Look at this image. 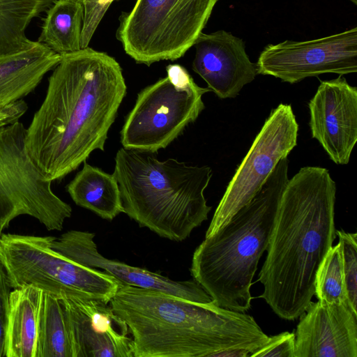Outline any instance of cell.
Segmentation results:
<instances>
[{
    "mask_svg": "<svg viewBox=\"0 0 357 357\" xmlns=\"http://www.w3.org/2000/svg\"><path fill=\"white\" fill-rule=\"evenodd\" d=\"M1 234H2V230L0 228V238H1Z\"/></svg>",
    "mask_w": 357,
    "mask_h": 357,
    "instance_id": "cell-30",
    "label": "cell"
},
{
    "mask_svg": "<svg viewBox=\"0 0 357 357\" xmlns=\"http://www.w3.org/2000/svg\"><path fill=\"white\" fill-rule=\"evenodd\" d=\"M55 0H0V56L24 50L33 40L26 36L31 21Z\"/></svg>",
    "mask_w": 357,
    "mask_h": 357,
    "instance_id": "cell-21",
    "label": "cell"
},
{
    "mask_svg": "<svg viewBox=\"0 0 357 357\" xmlns=\"http://www.w3.org/2000/svg\"><path fill=\"white\" fill-rule=\"evenodd\" d=\"M166 70V77L138 93L121 130L123 148L153 153L165 149L205 108L202 96L210 89L198 86L181 65Z\"/></svg>",
    "mask_w": 357,
    "mask_h": 357,
    "instance_id": "cell-8",
    "label": "cell"
},
{
    "mask_svg": "<svg viewBox=\"0 0 357 357\" xmlns=\"http://www.w3.org/2000/svg\"><path fill=\"white\" fill-rule=\"evenodd\" d=\"M335 195L321 167L301 168L283 190L258 280L259 297L282 319L298 318L314 296L317 271L336 236Z\"/></svg>",
    "mask_w": 357,
    "mask_h": 357,
    "instance_id": "cell-2",
    "label": "cell"
},
{
    "mask_svg": "<svg viewBox=\"0 0 357 357\" xmlns=\"http://www.w3.org/2000/svg\"><path fill=\"white\" fill-rule=\"evenodd\" d=\"M193 45L196 51L192 70L220 99L236 97L258 75L243 41L230 32H202Z\"/></svg>",
    "mask_w": 357,
    "mask_h": 357,
    "instance_id": "cell-16",
    "label": "cell"
},
{
    "mask_svg": "<svg viewBox=\"0 0 357 357\" xmlns=\"http://www.w3.org/2000/svg\"><path fill=\"white\" fill-rule=\"evenodd\" d=\"M312 138L337 165H347L357 142V88L345 78L321 82L308 103Z\"/></svg>",
    "mask_w": 357,
    "mask_h": 357,
    "instance_id": "cell-13",
    "label": "cell"
},
{
    "mask_svg": "<svg viewBox=\"0 0 357 357\" xmlns=\"http://www.w3.org/2000/svg\"><path fill=\"white\" fill-rule=\"evenodd\" d=\"M36 357H73L61 301L44 291L38 313Z\"/></svg>",
    "mask_w": 357,
    "mask_h": 357,
    "instance_id": "cell-22",
    "label": "cell"
},
{
    "mask_svg": "<svg viewBox=\"0 0 357 357\" xmlns=\"http://www.w3.org/2000/svg\"><path fill=\"white\" fill-rule=\"evenodd\" d=\"M11 288L0 262V357H6L8 298Z\"/></svg>",
    "mask_w": 357,
    "mask_h": 357,
    "instance_id": "cell-27",
    "label": "cell"
},
{
    "mask_svg": "<svg viewBox=\"0 0 357 357\" xmlns=\"http://www.w3.org/2000/svg\"><path fill=\"white\" fill-rule=\"evenodd\" d=\"M349 303L357 314V234L336 231Z\"/></svg>",
    "mask_w": 357,
    "mask_h": 357,
    "instance_id": "cell-24",
    "label": "cell"
},
{
    "mask_svg": "<svg viewBox=\"0 0 357 357\" xmlns=\"http://www.w3.org/2000/svg\"><path fill=\"white\" fill-rule=\"evenodd\" d=\"M351 2H353L355 5L357 4V0H350Z\"/></svg>",
    "mask_w": 357,
    "mask_h": 357,
    "instance_id": "cell-29",
    "label": "cell"
},
{
    "mask_svg": "<svg viewBox=\"0 0 357 357\" xmlns=\"http://www.w3.org/2000/svg\"><path fill=\"white\" fill-rule=\"evenodd\" d=\"M250 357H295L294 333L282 332L269 337Z\"/></svg>",
    "mask_w": 357,
    "mask_h": 357,
    "instance_id": "cell-26",
    "label": "cell"
},
{
    "mask_svg": "<svg viewBox=\"0 0 357 357\" xmlns=\"http://www.w3.org/2000/svg\"><path fill=\"white\" fill-rule=\"evenodd\" d=\"M113 174L123 213L162 238L183 241L208 219V166L161 161L153 153L123 147L116 154Z\"/></svg>",
    "mask_w": 357,
    "mask_h": 357,
    "instance_id": "cell-5",
    "label": "cell"
},
{
    "mask_svg": "<svg viewBox=\"0 0 357 357\" xmlns=\"http://www.w3.org/2000/svg\"><path fill=\"white\" fill-rule=\"evenodd\" d=\"M81 1H82V0H81Z\"/></svg>",
    "mask_w": 357,
    "mask_h": 357,
    "instance_id": "cell-31",
    "label": "cell"
},
{
    "mask_svg": "<svg viewBox=\"0 0 357 357\" xmlns=\"http://www.w3.org/2000/svg\"><path fill=\"white\" fill-rule=\"evenodd\" d=\"M127 86L116 59L89 47L61 55L26 128V151L44 177L61 180L104 151Z\"/></svg>",
    "mask_w": 357,
    "mask_h": 357,
    "instance_id": "cell-1",
    "label": "cell"
},
{
    "mask_svg": "<svg viewBox=\"0 0 357 357\" xmlns=\"http://www.w3.org/2000/svg\"><path fill=\"white\" fill-rule=\"evenodd\" d=\"M61 55L38 41L24 50L0 56V107L22 100L59 63Z\"/></svg>",
    "mask_w": 357,
    "mask_h": 357,
    "instance_id": "cell-17",
    "label": "cell"
},
{
    "mask_svg": "<svg viewBox=\"0 0 357 357\" xmlns=\"http://www.w3.org/2000/svg\"><path fill=\"white\" fill-rule=\"evenodd\" d=\"M73 202L100 218L112 220L123 213L120 191L114 174L84 162L82 169L66 185Z\"/></svg>",
    "mask_w": 357,
    "mask_h": 357,
    "instance_id": "cell-19",
    "label": "cell"
},
{
    "mask_svg": "<svg viewBox=\"0 0 357 357\" xmlns=\"http://www.w3.org/2000/svg\"><path fill=\"white\" fill-rule=\"evenodd\" d=\"M26 128L17 121L0 128V228L21 215L37 219L48 231H61L71 206L57 197L29 156Z\"/></svg>",
    "mask_w": 357,
    "mask_h": 357,
    "instance_id": "cell-9",
    "label": "cell"
},
{
    "mask_svg": "<svg viewBox=\"0 0 357 357\" xmlns=\"http://www.w3.org/2000/svg\"><path fill=\"white\" fill-rule=\"evenodd\" d=\"M53 238L1 234L0 262L10 288L32 285L59 299L77 296L109 303L120 282L60 254L51 245Z\"/></svg>",
    "mask_w": 357,
    "mask_h": 357,
    "instance_id": "cell-6",
    "label": "cell"
},
{
    "mask_svg": "<svg viewBox=\"0 0 357 357\" xmlns=\"http://www.w3.org/2000/svg\"><path fill=\"white\" fill-rule=\"evenodd\" d=\"M218 1L137 0L120 16L116 38L137 63L174 61L194 45Z\"/></svg>",
    "mask_w": 357,
    "mask_h": 357,
    "instance_id": "cell-7",
    "label": "cell"
},
{
    "mask_svg": "<svg viewBox=\"0 0 357 357\" xmlns=\"http://www.w3.org/2000/svg\"><path fill=\"white\" fill-rule=\"evenodd\" d=\"M300 317L295 357H357V314L349 305L311 301Z\"/></svg>",
    "mask_w": 357,
    "mask_h": 357,
    "instance_id": "cell-15",
    "label": "cell"
},
{
    "mask_svg": "<svg viewBox=\"0 0 357 357\" xmlns=\"http://www.w3.org/2000/svg\"><path fill=\"white\" fill-rule=\"evenodd\" d=\"M258 74L294 84L324 73L357 72V28L306 41L267 45L256 63Z\"/></svg>",
    "mask_w": 357,
    "mask_h": 357,
    "instance_id": "cell-11",
    "label": "cell"
},
{
    "mask_svg": "<svg viewBox=\"0 0 357 357\" xmlns=\"http://www.w3.org/2000/svg\"><path fill=\"white\" fill-rule=\"evenodd\" d=\"M95 234L89 231L70 230L54 237L51 245L66 257L86 266L102 269L121 284L160 291L197 302L213 301L194 280L174 281L158 273L108 259L98 251Z\"/></svg>",
    "mask_w": 357,
    "mask_h": 357,
    "instance_id": "cell-14",
    "label": "cell"
},
{
    "mask_svg": "<svg viewBox=\"0 0 357 357\" xmlns=\"http://www.w3.org/2000/svg\"><path fill=\"white\" fill-rule=\"evenodd\" d=\"M132 337L134 357H250L268 340L252 316L119 284L109 301Z\"/></svg>",
    "mask_w": 357,
    "mask_h": 357,
    "instance_id": "cell-3",
    "label": "cell"
},
{
    "mask_svg": "<svg viewBox=\"0 0 357 357\" xmlns=\"http://www.w3.org/2000/svg\"><path fill=\"white\" fill-rule=\"evenodd\" d=\"M288 165L282 159L251 201L194 252L192 275L220 307L241 312L251 307L252 282L268 247Z\"/></svg>",
    "mask_w": 357,
    "mask_h": 357,
    "instance_id": "cell-4",
    "label": "cell"
},
{
    "mask_svg": "<svg viewBox=\"0 0 357 357\" xmlns=\"http://www.w3.org/2000/svg\"><path fill=\"white\" fill-rule=\"evenodd\" d=\"M43 291L25 285L8 298L6 357H36L37 327Z\"/></svg>",
    "mask_w": 357,
    "mask_h": 357,
    "instance_id": "cell-18",
    "label": "cell"
},
{
    "mask_svg": "<svg viewBox=\"0 0 357 357\" xmlns=\"http://www.w3.org/2000/svg\"><path fill=\"white\" fill-rule=\"evenodd\" d=\"M314 295L320 301L347 304L350 306L346 291L339 243L333 245L330 249L317 271Z\"/></svg>",
    "mask_w": 357,
    "mask_h": 357,
    "instance_id": "cell-23",
    "label": "cell"
},
{
    "mask_svg": "<svg viewBox=\"0 0 357 357\" xmlns=\"http://www.w3.org/2000/svg\"><path fill=\"white\" fill-rule=\"evenodd\" d=\"M84 6L81 0H55L46 10L38 42L60 55L81 50Z\"/></svg>",
    "mask_w": 357,
    "mask_h": 357,
    "instance_id": "cell-20",
    "label": "cell"
},
{
    "mask_svg": "<svg viewBox=\"0 0 357 357\" xmlns=\"http://www.w3.org/2000/svg\"><path fill=\"white\" fill-rule=\"evenodd\" d=\"M298 124L291 105L273 109L227 186L206 232L223 227L256 195L278 162L297 145Z\"/></svg>",
    "mask_w": 357,
    "mask_h": 357,
    "instance_id": "cell-10",
    "label": "cell"
},
{
    "mask_svg": "<svg viewBox=\"0 0 357 357\" xmlns=\"http://www.w3.org/2000/svg\"><path fill=\"white\" fill-rule=\"evenodd\" d=\"M73 357H134L126 322L108 303L70 296L60 299Z\"/></svg>",
    "mask_w": 357,
    "mask_h": 357,
    "instance_id": "cell-12",
    "label": "cell"
},
{
    "mask_svg": "<svg viewBox=\"0 0 357 357\" xmlns=\"http://www.w3.org/2000/svg\"><path fill=\"white\" fill-rule=\"evenodd\" d=\"M114 0H82L84 20L81 35V48L89 42L107 8Z\"/></svg>",
    "mask_w": 357,
    "mask_h": 357,
    "instance_id": "cell-25",
    "label": "cell"
},
{
    "mask_svg": "<svg viewBox=\"0 0 357 357\" xmlns=\"http://www.w3.org/2000/svg\"><path fill=\"white\" fill-rule=\"evenodd\" d=\"M27 109L28 105L22 99L14 103L0 107V128L19 121Z\"/></svg>",
    "mask_w": 357,
    "mask_h": 357,
    "instance_id": "cell-28",
    "label": "cell"
}]
</instances>
